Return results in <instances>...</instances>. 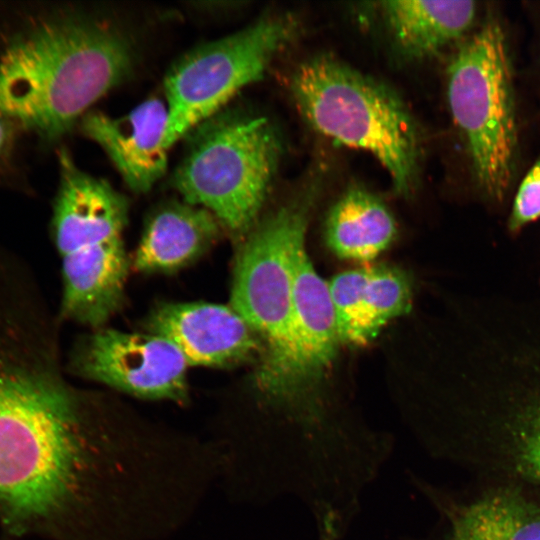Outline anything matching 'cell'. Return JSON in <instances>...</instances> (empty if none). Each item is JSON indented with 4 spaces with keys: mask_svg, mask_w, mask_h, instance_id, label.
Wrapping results in <instances>:
<instances>
[{
    "mask_svg": "<svg viewBox=\"0 0 540 540\" xmlns=\"http://www.w3.org/2000/svg\"><path fill=\"white\" fill-rule=\"evenodd\" d=\"M417 439L429 456L480 481L540 488V398L462 416Z\"/></svg>",
    "mask_w": 540,
    "mask_h": 540,
    "instance_id": "ba28073f",
    "label": "cell"
},
{
    "mask_svg": "<svg viewBox=\"0 0 540 540\" xmlns=\"http://www.w3.org/2000/svg\"><path fill=\"white\" fill-rule=\"evenodd\" d=\"M183 354L155 334L99 330L80 343L71 359L78 375L149 399H187Z\"/></svg>",
    "mask_w": 540,
    "mask_h": 540,
    "instance_id": "30bf717a",
    "label": "cell"
},
{
    "mask_svg": "<svg viewBox=\"0 0 540 540\" xmlns=\"http://www.w3.org/2000/svg\"><path fill=\"white\" fill-rule=\"evenodd\" d=\"M219 224L204 208L184 201L168 203L150 217L134 265L143 272L177 270L212 244L220 232Z\"/></svg>",
    "mask_w": 540,
    "mask_h": 540,
    "instance_id": "e0dca14e",
    "label": "cell"
},
{
    "mask_svg": "<svg viewBox=\"0 0 540 540\" xmlns=\"http://www.w3.org/2000/svg\"><path fill=\"white\" fill-rule=\"evenodd\" d=\"M50 352L45 322L0 304V524L11 540L58 531L86 468L77 399Z\"/></svg>",
    "mask_w": 540,
    "mask_h": 540,
    "instance_id": "6da1fadb",
    "label": "cell"
},
{
    "mask_svg": "<svg viewBox=\"0 0 540 540\" xmlns=\"http://www.w3.org/2000/svg\"><path fill=\"white\" fill-rule=\"evenodd\" d=\"M290 88L314 130L373 155L396 192L407 195L414 190L422 153L420 132L392 89L329 55L302 62Z\"/></svg>",
    "mask_w": 540,
    "mask_h": 540,
    "instance_id": "3957f363",
    "label": "cell"
},
{
    "mask_svg": "<svg viewBox=\"0 0 540 540\" xmlns=\"http://www.w3.org/2000/svg\"><path fill=\"white\" fill-rule=\"evenodd\" d=\"M314 188L265 218L238 254L231 307L260 339L258 389L273 405L298 401L293 337L294 257L305 241Z\"/></svg>",
    "mask_w": 540,
    "mask_h": 540,
    "instance_id": "277c9868",
    "label": "cell"
},
{
    "mask_svg": "<svg viewBox=\"0 0 540 540\" xmlns=\"http://www.w3.org/2000/svg\"><path fill=\"white\" fill-rule=\"evenodd\" d=\"M134 59L114 25L76 14L41 17L0 50V116L59 138L128 78Z\"/></svg>",
    "mask_w": 540,
    "mask_h": 540,
    "instance_id": "7a4b0ae2",
    "label": "cell"
},
{
    "mask_svg": "<svg viewBox=\"0 0 540 540\" xmlns=\"http://www.w3.org/2000/svg\"><path fill=\"white\" fill-rule=\"evenodd\" d=\"M59 186L52 235L60 257L122 238L128 203L107 181L81 170L68 151H59Z\"/></svg>",
    "mask_w": 540,
    "mask_h": 540,
    "instance_id": "8fae6325",
    "label": "cell"
},
{
    "mask_svg": "<svg viewBox=\"0 0 540 540\" xmlns=\"http://www.w3.org/2000/svg\"><path fill=\"white\" fill-rule=\"evenodd\" d=\"M148 329L173 343L189 366L236 365L259 347V339L231 305L165 304L151 314Z\"/></svg>",
    "mask_w": 540,
    "mask_h": 540,
    "instance_id": "7c38bea8",
    "label": "cell"
},
{
    "mask_svg": "<svg viewBox=\"0 0 540 540\" xmlns=\"http://www.w3.org/2000/svg\"><path fill=\"white\" fill-rule=\"evenodd\" d=\"M395 234V221L385 204L361 188L346 191L326 220L329 247L350 260L374 259L391 244Z\"/></svg>",
    "mask_w": 540,
    "mask_h": 540,
    "instance_id": "ac0fdd59",
    "label": "cell"
},
{
    "mask_svg": "<svg viewBox=\"0 0 540 540\" xmlns=\"http://www.w3.org/2000/svg\"><path fill=\"white\" fill-rule=\"evenodd\" d=\"M12 140L11 123L0 116V162L9 150Z\"/></svg>",
    "mask_w": 540,
    "mask_h": 540,
    "instance_id": "44dd1931",
    "label": "cell"
},
{
    "mask_svg": "<svg viewBox=\"0 0 540 540\" xmlns=\"http://www.w3.org/2000/svg\"><path fill=\"white\" fill-rule=\"evenodd\" d=\"M167 120L166 102L152 97L119 117L89 111L80 128L102 148L129 189L146 193L167 169L163 146Z\"/></svg>",
    "mask_w": 540,
    "mask_h": 540,
    "instance_id": "4fadbf2b",
    "label": "cell"
},
{
    "mask_svg": "<svg viewBox=\"0 0 540 540\" xmlns=\"http://www.w3.org/2000/svg\"><path fill=\"white\" fill-rule=\"evenodd\" d=\"M383 23L399 54L410 60L436 55L472 26L474 1L395 0L379 3Z\"/></svg>",
    "mask_w": 540,
    "mask_h": 540,
    "instance_id": "2e32d148",
    "label": "cell"
},
{
    "mask_svg": "<svg viewBox=\"0 0 540 540\" xmlns=\"http://www.w3.org/2000/svg\"><path fill=\"white\" fill-rule=\"evenodd\" d=\"M410 306L411 288L402 271L388 266L362 268L346 300L341 341L354 345L370 342L390 320L407 313Z\"/></svg>",
    "mask_w": 540,
    "mask_h": 540,
    "instance_id": "d6986e66",
    "label": "cell"
},
{
    "mask_svg": "<svg viewBox=\"0 0 540 540\" xmlns=\"http://www.w3.org/2000/svg\"><path fill=\"white\" fill-rule=\"evenodd\" d=\"M188 135L172 186L184 202L208 210L229 231L247 232L279 163L276 128L263 116L221 110Z\"/></svg>",
    "mask_w": 540,
    "mask_h": 540,
    "instance_id": "5b68a950",
    "label": "cell"
},
{
    "mask_svg": "<svg viewBox=\"0 0 540 540\" xmlns=\"http://www.w3.org/2000/svg\"><path fill=\"white\" fill-rule=\"evenodd\" d=\"M293 337L298 397L306 404L321 405L315 390L335 357L340 338L328 282L314 269L305 241L294 257Z\"/></svg>",
    "mask_w": 540,
    "mask_h": 540,
    "instance_id": "5bb4252c",
    "label": "cell"
},
{
    "mask_svg": "<svg viewBox=\"0 0 540 540\" xmlns=\"http://www.w3.org/2000/svg\"><path fill=\"white\" fill-rule=\"evenodd\" d=\"M447 76L450 111L466 140L476 182L499 200L512 179L516 121L505 37L494 17L462 43Z\"/></svg>",
    "mask_w": 540,
    "mask_h": 540,
    "instance_id": "8992f818",
    "label": "cell"
},
{
    "mask_svg": "<svg viewBox=\"0 0 540 540\" xmlns=\"http://www.w3.org/2000/svg\"><path fill=\"white\" fill-rule=\"evenodd\" d=\"M407 479L434 507L440 519L426 536L400 540H540V488L479 481L457 490L433 484L413 471Z\"/></svg>",
    "mask_w": 540,
    "mask_h": 540,
    "instance_id": "9c48e42d",
    "label": "cell"
},
{
    "mask_svg": "<svg viewBox=\"0 0 540 540\" xmlns=\"http://www.w3.org/2000/svg\"><path fill=\"white\" fill-rule=\"evenodd\" d=\"M540 217V160L528 172L515 197L509 225L511 229Z\"/></svg>",
    "mask_w": 540,
    "mask_h": 540,
    "instance_id": "ffe728a7",
    "label": "cell"
},
{
    "mask_svg": "<svg viewBox=\"0 0 540 540\" xmlns=\"http://www.w3.org/2000/svg\"><path fill=\"white\" fill-rule=\"evenodd\" d=\"M62 319L93 327L104 324L121 304L128 273L122 238L61 258Z\"/></svg>",
    "mask_w": 540,
    "mask_h": 540,
    "instance_id": "9a60e30c",
    "label": "cell"
},
{
    "mask_svg": "<svg viewBox=\"0 0 540 540\" xmlns=\"http://www.w3.org/2000/svg\"><path fill=\"white\" fill-rule=\"evenodd\" d=\"M297 29L292 16L268 15L179 58L164 80L168 120L163 146L168 150L223 110L241 89L260 80Z\"/></svg>",
    "mask_w": 540,
    "mask_h": 540,
    "instance_id": "52a82bcc",
    "label": "cell"
}]
</instances>
